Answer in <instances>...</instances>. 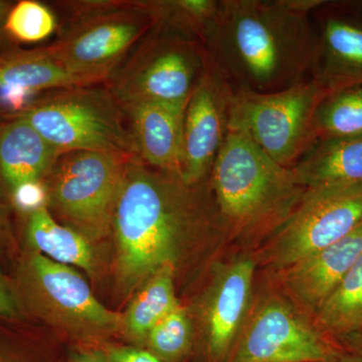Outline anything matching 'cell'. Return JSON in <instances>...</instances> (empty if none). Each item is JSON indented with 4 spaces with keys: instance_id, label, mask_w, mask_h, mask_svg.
<instances>
[{
    "instance_id": "1",
    "label": "cell",
    "mask_w": 362,
    "mask_h": 362,
    "mask_svg": "<svg viewBox=\"0 0 362 362\" xmlns=\"http://www.w3.org/2000/svg\"><path fill=\"white\" fill-rule=\"evenodd\" d=\"M324 0H218L204 45L235 92L269 94L310 77L311 13Z\"/></svg>"
},
{
    "instance_id": "2",
    "label": "cell",
    "mask_w": 362,
    "mask_h": 362,
    "mask_svg": "<svg viewBox=\"0 0 362 362\" xmlns=\"http://www.w3.org/2000/svg\"><path fill=\"white\" fill-rule=\"evenodd\" d=\"M204 180L188 183L138 157L130 161L112 228L117 273L126 291L175 266L181 246L197 230L221 226L214 199L209 202L199 190Z\"/></svg>"
},
{
    "instance_id": "3",
    "label": "cell",
    "mask_w": 362,
    "mask_h": 362,
    "mask_svg": "<svg viewBox=\"0 0 362 362\" xmlns=\"http://www.w3.org/2000/svg\"><path fill=\"white\" fill-rule=\"evenodd\" d=\"M209 180L221 228L238 237L275 232L307 192L294 169L230 127Z\"/></svg>"
},
{
    "instance_id": "4",
    "label": "cell",
    "mask_w": 362,
    "mask_h": 362,
    "mask_svg": "<svg viewBox=\"0 0 362 362\" xmlns=\"http://www.w3.org/2000/svg\"><path fill=\"white\" fill-rule=\"evenodd\" d=\"M71 20L49 51L76 75L106 84L160 21L156 1L65 2Z\"/></svg>"
},
{
    "instance_id": "5",
    "label": "cell",
    "mask_w": 362,
    "mask_h": 362,
    "mask_svg": "<svg viewBox=\"0 0 362 362\" xmlns=\"http://www.w3.org/2000/svg\"><path fill=\"white\" fill-rule=\"evenodd\" d=\"M11 117L30 124L62 153L86 150L138 157L127 115L106 85L49 90Z\"/></svg>"
},
{
    "instance_id": "6",
    "label": "cell",
    "mask_w": 362,
    "mask_h": 362,
    "mask_svg": "<svg viewBox=\"0 0 362 362\" xmlns=\"http://www.w3.org/2000/svg\"><path fill=\"white\" fill-rule=\"evenodd\" d=\"M207 64L197 37L159 21L105 85L122 108L154 103L185 109Z\"/></svg>"
},
{
    "instance_id": "7",
    "label": "cell",
    "mask_w": 362,
    "mask_h": 362,
    "mask_svg": "<svg viewBox=\"0 0 362 362\" xmlns=\"http://www.w3.org/2000/svg\"><path fill=\"white\" fill-rule=\"evenodd\" d=\"M132 159L108 152H64L45 178L47 201L70 228L87 239H102L113 228Z\"/></svg>"
},
{
    "instance_id": "8",
    "label": "cell",
    "mask_w": 362,
    "mask_h": 362,
    "mask_svg": "<svg viewBox=\"0 0 362 362\" xmlns=\"http://www.w3.org/2000/svg\"><path fill=\"white\" fill-rule=\"evenodd\" d=\"M326 95L311 78L269 94L235 92L228 127L244 131L274 161L293 168L313 145L314 114Z\"/></svg>"
},
{
    "instance_id": "9",
    "label": "cell",
    "mask_w": 362,
    "mask_h": 362,
    "mask_svg": "<svg viewBox=\"0 0 362 362\" xmlns=\"http://www.w3.org/2000/svg\"><path fill=\"white\" fill-rule=\"evenodd\" d=\"M362 223V185L307 189L274 232L268 259L280 271L335 244Z\"/></svg>"
},
{
    "instance_id": "10",
    "label": "cell",
    "mask_w": 362,
    "mask_h": 362,
    "mask_svg": "<svg viewBox=\"0 0 362 362\" xmlns=\"http://www.w3.org/2000/svg\"><path fill=\"white\" fill-rule=\"evenodd\" d=\"M337 351L297 305L274 294L247 318L228 362H324Z\"/></svg>"
},
{
    "instance_id": "11",
    "label": "cell",
    "mask_w": 362,
    "mask_h": 362,
    "mask_svg": "<svg viewBox=\"0 0 362 362\" xmlns=\"http://www.w3.org/2000/svg\"><path fill=\"white\" fill-rule=\"evenodd\" d=\"M233 95L232 86L209 59L183 112L181 175L187 182L209 177L228 134Z\"/></svg>"
},
{
    "instance_id": "12",
    "label": "cell",
    "mask_w": 362,
    "mask_h": 362,
    "mask_svg": "<svg viewBox=\"0 0 362 362\" xmlns=\"http://www.w3.org/2000/svg\"><path fill=\"white\" fill-rule=\"evenodd\" d=\"M328 4L323 1L311 13L316 51L309 77L327 95L362 85V20Z\"/></svg>"
},
{
    "instance_id": "13",
    "label": "cell",
    "mask_w": 362,
    "mask_h": 362,
    "mask_svg": "<svg viewBox=\"0 0 362 362\" xmlns=\"http://www.w3.org/2000/svg\"><path fill=\"white\" fill-rule=\"evenodd\" d=\"M256 263L240 258L223 267L211 286L204 309V334L211 358L230 356L247 318Z\"/></svg>"
},
{
    "instance_id": "14",
    "label": "cell",
    "mask_w": 362,
    "mask_h": 362,
    "mask_svg": "<svg viewBox=\"0 0 362 362\" xmlns=\"http://www.w3.org/2000/svg\"><path fill=\"white\" fill-rule=\"evenodd\" d=\"M362 254V223L335 244L280 270L292 302L314 317Z\"/></svg>"
},
{
    "instance_id": "15",
    "label": "cell",
    "mask_w": 362,
    "mask_h": 362,
    "mask_svg": "<svg viewBox=\"0 0 362 362\" xmlns=\"http://www.w3.org/2000/svg\"><path fill=\"white\" fill-rule=\"evenodd\" d=\"M32 269L47 301L73 322L96 331H115L123 326V317L98 301L82 276L68 265L37 254Z\"/></svg>"
},
{
    "instance_id": "16",
    "label": "cell",
    "mask_w": 362,
    "mask_h": 362,
    "mask_svg": "<svg viewBox=\"0 0 362 362\" xmlns=\"http://www.w3.org/2000/svg\"><path fill=\"white\" fill-rule=\"evenodd\" d=\"M123 110L138 158L151 168L181 175L185 109L141 103L124 107Z\"/></svg>"
},
{
    "instance_id": "17",
    "label": "cell",
    "mask_w": 362,
    "mask_h": 362,
    "mask_svg": "<svg viewBox=\"0 0 362 362\" xmlns=\"http://www.w3.org/2000/svg\"><path fill=\"white\" fill-rule=\"evenodd\" d=\"M61 154L23 119L0 124V176L11 189L45 180Z\"/></svg>"
},
{
    "instance_id": "18",
    "label": "cell",
    "mask_w": 362,
    "mask_h": 362,
    "mask_svg": "<svg viewBox=\"0 0 362 362\" xmlns=\"http://www.w3.org/2000/svg\"><path fill=\"white\" fill-rule=\"evenodd\" d=\"M292 168L307 189L362 185V137L316 141Z\"/></svg>"
},
{
    "instance_id": "19",
    "label": "cell",
    "mask_w": 362,
    "mask_h": 362,
    "mask_svg": "<svg viewBox=\"0 0 362 362\" xmlns=\"http://www.w3.org/2000/svg\"><path fill=\"white\" fill-rule=\"evenodd\" d=\"M94 85L88 78L69 71L47 47L0 54V89L18 88L35 94Z\"/></svg>"
},
{
    "instance_id": "20",
    "label": "cell",
    "mask_w": 362,
    "mask_h": 362,
    "mask_svg": "<svg viewBox=\"0 0 362 362\" xmlns=\"http://www.w3.org/2000/svg\"><path fill=\"white\" fill-rule=\"evenodd\" d=\"M28 235L33 246L47 258L94 273L96 259L89 240L70 226L59 225L45 207L30 214Z\"/></svg>"
},
{
    "instance_id": "21",
    "label": "cell",
    "mask_w": 362,
    "mask_h": 362,
    "mask_svg": "<svg viewBox=\"0 0 362 362\" xmlns=\"http://www.w3.org/2000/svg\"><path fill=\"white\" fill-rule=\"evenodd\" d=\"M313 318L326 337L362 332V254Z\"/></svg>"
},
{
    "instance_id": "22",
    "label": "cell",
    "mask_w": 362,
    "mask_h": 362,
    "mask_svg": "<svg viewBox=\"0 0 362 362\" xmlns=\"http://www.w3.org/2000/svg\"><path fill=\"white\" fill-rule=\"evenodd\" d=\"M175 266L168 265L150 278L123 316V327L136 339H146L159 321L180 305L175 296Z\"/></svg>"
},
{
    "instance_id": "23",
    "label": "cell",
    "mask_w": 362,
    "mask_h": 362,
    "mask_svg": "<svg viewBox=\"0 0 362 362\" xmlns=\"http://www.w3.org/2000/svg\"><path fill=\"white\" fill-rule=\"evenodd\" d=\"M359 137H362V85L326 95L314 114L313 142Z\"/></svg>"
},
{
    "instance_id": "24",
    "label": "cell",
    "mask_w": 362,
    "mask_h": 362,
    "mask_svg": "<svg viewBox=\"0 0 362 362\" xmlns=\"http://www.w3.org/2000/svg\"><path fill=\"white\" fill-rule=\"evenodd\" d=\"M192 335L187 311L178 305L152 328L146 340L152 354L162 361H176L189 350Z\"/></svg>"
},
{
    "instance_id": "25",
    "label": "cell",
    "mask_w": 362,
    "mask_h": 362,
    "mask_svg": "<svg viewBox=\"0 0 362 362\" xmlns=\"http://www.w3.org/2000/svg\"><path fill=\"white\" fill-rule=\"evenodd\" d=\"M4 30L8 37L21 42H39L57 30L54 13L45 4L35 0H21L11 6Z\"/></svg>"
},
{
    "instance_id": "26",
    "label": "cell",
    "mask_w": 362,
    "mask_h": 362,
    "mask_svg": "<svg viewBox=\"0 0 362 362\" xmlns=\"http://www.w3.org/2000/svg\"><path fill=\"white\" fill-rule=\"evenodd\" d=\"M13 192L16 206L30 214L45 207V202L47 199V187L42 185V181L23 183L14 188Z\"/></svg>"
},
{
    "instance_id": "27",
    "label": "cell",
    "mask_w": 362,
    "mask_h": 362,
    "mask_svg": "<svg viewBox=\"0 0 362 362\" xmlns=\"http://www.w3.org/2000/svg\"><path fill=\"white\" fill-rule=\"evenodd\" d=\"M107 356L110 362H164L152 352L132 347H111Z\"/></svg>"
},
{
    "instance_id": "28",
    "label": "cell",
    "mask_w": 362,
    "mask_h": 362,
    "mask_svg": "<svg viewBox=\"0 0 362 362\" xmlns=\"http://www.w3.org/2000/svg\"><path fill=\"white\" fill-rule=\"evenodd\" d=\"M16 306L8 293L0 285V316L13 317L16 314Z\"/></svg>"
},
{
    "instance_id": "29",
    "label": "cell",
    "mask_w": 362,
    "mask_h": 362,
    "mask_svg": "<svg viewBox=\"0 0 362 362\" xmlns=\"http://www.w3.org/2000/svg\"><path fill=\"white\" fill-rule=\"evenodd\" d=\"M11 8V4L9 2L0 0V49L4 47L7 37H9L6 33V30H4V25H6L7 14H8Z\"/></svg>"
},
{
    "instance_id": "30",
    "label": "cell",
    "mask_w": 362,
    "mask_h": 362,
    "mask_svg": "<svg viewBox=\"0 0 362 362\" xmlns=\"http://www.w3.org/2000/svg\"><path fill=\"white\" fill-rule=\"evenodd\" d=\"M341 340L343 342L346 343L350 349L356 351L357 356L362 357V332L343 337Z\"/></svg>"
},
{
    "instance_id": "31",
    "label": "cell",
    "mask_w": 362,
    "mask_h": 362,
    "mask_svg": "<svg viewBox=\"0 0 362 362\" xmlns=\"http://www.w3.org/2000/svg\"><path fill=\"white\" fill-rule=\"evenodd\" d=\"M324 362H362V357L357 354H344L337 351Z\"/></svg>"
},
{
    "instance_id": "32",
    "label": "cell",
    "mask_w": 362,
    "mask_h": 362,
    "mask_svg": "<svg viewBox=\"0 0 362 362\" xmlns=\"http://www.w3.org/2000/svg\"><path fill=\"white\" fill-rule=\"evenodd\" d=\"M73 362H107L101 357L93 356V354H78L74 357Z\"/></svg>"
}]
</instances>
